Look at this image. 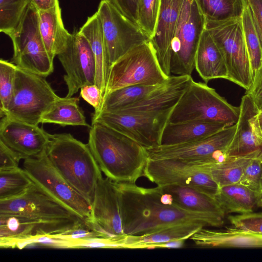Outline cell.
Here are the masks:
<instances>
[{
    "label": "cell",
    "mask_w": 262,
    "mask_h": 262,
    "mask_svg": "<svg viewBox=\"0 0 262 262\" xmlns=\"http://www.w3.org/2000/svg\"><path fill=\"white\" fill-rule=\"evenodd\" d=\"M115 182L125 234L140 235L188 222L220 227L224 219L184 210L170 203L160 186L145 188L136 183Z\"/></svg>",
    "instance_id": "6da1fadb"
},
{
    "label": "cell",
    "mask_w": 262,
    "mask_h": 262,
    "mask_svg": "<svg viewBox=\"0 0 262 262\" xmlns=\"http://www.w3.org/2000/svg\"><path fill=\"white\" fill-rule=\"evenodd\" d=\"M88 144L101 171L114 182L136 183L148 159L145 147L104 125L90 127Z\"/></svg>",
    "instance_id": "7a4b0ae2"
},
{
    "label": "cell",
    "mask_w": 262,
    "mask_h": 262,
    "mask_svg": "<svg viewBox=\"0 0 262 262\" xmlns=\"http://www.w3.org/2000/svg\"><path fill=\"white\" fill-rule=\"evenodd\" d=\"M46 152L59 173L92 204L97 184L102 176L88 144L69 133L54 134Z\"/></svg>",
    "instance_id": "3957f363"
},
{
    "label": "cell",
    "mask_w": 262,
    "mask_h": 262,
    "mask_svg": "<svg viewBox=\"0 0 262 262\" xmlns=\"http://www.w3.org/2000/svg\"><path fill=\"white\" fill-rule=\"evenodd\" d=\"M239 106L229 103L206 83L193 79L173 108L168 122L205 121L219 123L227 127L236 123Z\"/></svg>",
    "instance_id": "277c9868"
},
{
    "label": "cell",
    "mask_w": 262,
    "mask_h": 262,
    "mask_svg": "<svg viewBox=\"0 0 262 262\" xmlns=\"http://www.w3.org/2000/svg\"><path fill=\"white\" fill-rule=\"evenodd\" d=\"M168 78L161 68L150 40L133 48L112 64L104 96L129 85L161 84Z\"/></svg>",
    "instance_id": "5b68a950"
},
{
    "label": "cell",
    "mask_w": 262,
    "mask_h": 262,
    "mask_svg": "<svg viewBox=\"0 0 262 262\" xmlns=\"http://www.w3.org/2000/svg\"><path fill=\"white\" fill-rule=\"evenodd\" d=\"M59 97L45 77L17 67L13 95L2 117L38 125L43 114Z\"/></svg>",
    "instance_id": "8992f818"
},
{
    "label": "cell",
    "mask_w": 262,
    "mask_h": 262,
    "mask_svg": "<svg viewBox=\"0 0 262 262\" xmlns=\"http://www.w3.org/2000/svg\"><path fill=\"white\" fill-rule=\"evenodd\" d=\"M23 169L33 183L54 201L83 220L90 216L91 204L59 173L46 150L25 159Z\"/></svg>",
    "instance_id": "52a82bcc"
},
{
    "label": "cell",
    "mask_w": 262,
    "mask_h": 262,
    "mask_svg": "<svg viewBox=\"0 0 262 262\" xmlns=\"http://www.w3.org/2000/svg\"><path fill=\"white\" fill-rule=\"evenodd\" d=\"M208 31L225 61L228 80L248 90L253 75L246 45L242 18L222 22L206 21Z\"/></svg>",
    "instance_id": "ba28073f"
},
{
    "label": "cell",
    "mask_w": 262,
    "mask_h": 262,
    "mask_svg": "<svg viewBox=\"0 0 262 262\" xmlns=\"http://www.w3.org/2000/svg\"><path fill=\"white\" fill-rule=\"evenodd\" d=\"M13 43L12 61L17 67L45 77L54 71L52 59L41 39L38 27V11L31 4L21 21L10 33Z\"/></svg>",
    "instance_id": "9c48e42d"
},
{
    "label": "cell",
    "mask_w": 262,
    "mask_h": 262,
    "mask_svg": "<svg viewBox=\"0 0 262 262\" xmlns=\"http://www.w3.org/2000/svg\"><path fill=\"white\" fill-rule=\"evenodd\" d=\"M205 23L195 0H185L171 43V74L191 76Z\"/></svg>",
    "instance_id": "30bf717a"
},
{
    "label": "cell",
    "mask_w": 262,
    "mask_h": 262,
    "mask_svg": "<svg viewBox=\"0 0 262 262\" xmlns=\"http://www.w3.org/2000/svg\"><path fill=\"white\" fill-rule=\"evenodd\" d=\"M173 108L158 112H94L92 124L107 126L145 148L160 145L163 129Z\"/></svg>",
    "instance_id": "8fae6325"
},
{
    "label": "cell",
    "mask_w": 262,
    "mask_h": 262,
    "mask_svg": "<svg viewBox=\"0 0 262 262\" xmlns=\"http://www.w3.org/2000/svg\"><path fill=\"white\" fill-rule=\"evenodd\" d=\"M236 126L235 124L208 137L192 142L159 145L145 149L150 159H173L212 164L228 157L227 150L233 137Z\"/></svg>",
    "instance_id": "7c38bea8"
},
{
    "label": "cell",
    "mask_w": 262,
    "mask_h": 262,
    "mask_svg": "<svg viewBox=\"0 0 262 262\" xmlns=\"http://www.w3.org/2000/svg\"><path fill=\"white\" fill-rule=\"evenodd\" d=\"M96 12L101 24L111 66L133 48L150 40L111 0H101Z\"/></svg>",
    "instance_id": "4fadbf2b"
},
{
    "label": "cell",
    "mask_w": 262,
    "mask_h": 262,
    "mask_svg": "<svg viewBox=\"0 0 262 262\" xmlns=\"http://www.w3.org/2000/svg\"><path fill=\"white\" fill-rule=\"evenodd\" d=\"M143 176L157 186L190 187L215 197L219 186L207 171L178 159H148Z\"/></svg>",
    "instance_id": "5bb4252c"
},
{
    "label": "cell",
    "mask_w": 262,
    "mask_h": 262,
    "mask_svg": "<svg viewBox=\"0 0 262 262\" xmlns=\"http://www.w3.org/2000/svg\"><path fill=\"white\" fill-rule=\"evenodd\" d=\"M57 56L66 72V97H72L84 85L95 84V57L89 41L79 31L72 33L67 46Z\"/></svg>",
    "instance_id": "9a60e30c"
},
{
    "label": "cell",
    "mask_w": 262,
    "mask_h": 262,
    "mask_svg": "<svg viewBox=\"0 0 262 262\" xmlns=\"http://www.w3.org/2000/svg\"><path fill=\"white\" fill-rule=\"evenodd\" d=\"M91 205L90 216L84 220L91 228L103 238H113L125 235L114 181L107 177L99 180Z\"/></svg>",
    "instance_id": "2e32d148"
},
{
    "label": "cell",
    "mask_w": 262,
    "mask_h": 262,
    "mask_svg": "<svg viewBox=\"0 0 262 262\" xmlns=\"http://www.w3.org/2000/svg\"><path fill=\"white\" fill-rule=\"evenodd\" d=\"M0 215L44 220L79 218L50 198L34 184L17 195L0 200Z\"/></svg>",
    "instance_id": "e0dca14e"
},
{
    "label": "cell",
    "mask_w": 262,
    "mask_h": 262,
    "mask_svg": "<svg viewBox=\"0 0 262 262\" xmlns=\"http://www.w3.org/2000/svg\"><path fill=\"white\" fill-rule=\"evenodd\" d=\"M66 219L44 220L0 215V246L15 248L17 244L42 236L59 234L68 228Z\"/></svg>",
    "instance_id": "ac0fdd59"
},
{
    "label": "cell",
    "mask_w": 262,
    "mask_h": 262,
    "mask_svg": "<svg viewBox=\"0 0 262 262\" xmlns=\"http://www.w3.org/2000/svg\"><path fill=\"white\" fill-rule=\"evenodd\" d=\"M52 135L38 125L7 116L0 122V141L18 154L22 159L36 156L46 150Z\"/></svg>",
    "instance_id": "d6986e66"
},
{
    "label": "cell",
    "mask_w": 262,
    "mask_h": 262,
    "mask_svg": "<svg viewBox=\"0 0 262 262\" xmlns=\"http://www.w3.org/2000/svg\"><path fill=\"white\" fill-rule=\"evenodd\" d=\"M236 129L227 149L228 156L247 154L262 149V133L257 118L259 110L251 97L242 98Z\"/></svg>",
    "instance_id": "ffe728a7"
},
{
    "label": "cell",
    "mask_w": 262,
    "mask_h": 262,
    "mask_svg": "<svg viewBox=\"0 0 262 262\" xmlns=\"http://www.w3.org/2000/svg\"><path fill=\"white\" fill-rule=\"evenodd\" d=\"M185 0H160V6L154 36L151 39L163 72H170V47Z\"/></svg>",
    "instance_id": "44dd1931"
},
{
    "label": "cell",
    "mask_w": 262,
    "mask_h": 262,
    "mask_svg": "<svg viewBox=\"0 0 262 262\" xmlns=\"http://www.w3.org/2000/svg\"><path fill=\"white\" fill-rule=\"evenodd\" d=\"M192 79L189 75L170 76L165 82L158 85L138 102L115 112H158L172 109Z\"/></svg>",
    "instance_id": "7402d4cb"
},
{
    "label": "cell",
    "mask_w": 262,
    "mask_h": 262,
    "mask_svg": "<svg viewBox=\"0 0 262 262\" xmlns=\"http://www.w3.org/2000/svg\"><path fill=\"white\" fill-rule=\"evenodd\" d=\"M190 238L201 248H262L261 234L234 227L222 230L203 227Z\"/></svg>",
    "instance_id": "603a6c76"
},
{
    "label": "cell",
    "mask_w": 262,
    "mask_h": 262,
    "mask_svg": "<svg viewBox=\"0 0 262 262\" xmlns=\"http://www.w3.org/2000/svg\"><path fill=\"white\" fill-rule=\"evenodd\" d=\"M160 187L170 202L178 207L225 219L226 214L214 197L185 186L168 185Z\"/></svg>",
    "instance_id": "cb8c5ba5"
},
{
    "label": "cell",
    "mask_w": 262,
    "mask_h": 262,
    "mask_svg": "<svg viewBox=\"0 0 262 262\" xmlns=\"http://www.w3.org/2000/svg\"><path fill=\"white\" fill-rule=\"evenodd\" d=\"M37 11L41 39L49 55L54 60L67 46L72 34L64 27L59 2L53 8Z\"/></svg>",
    "instance_id": "d4e9b609"
},
{
    "label": "cell",
    "mask_w": 262,
    "mask_h": 262,
    "mask_svg": "<svg viewBox=\"0 0 262 262\" xmlns=\"http://www.w3.org/2000/svg\"><path fill=\"white\" fill-rule=\"evenodd\" d=\"M89 41L96 62L95 84L104 96L110 64L101 24L96 13L89 16L79 30Z\"/></svg>",
    "instance_id": "484cf974"
},
{
    "label": "cell",
    "mask_w": 262,
    "mask_h": 262,
    "mask_svg": "<svg viewBox=\"0 0 262 262\" xmlns=\"http://www.w3.org/2000/svg\"><path fill=\"white\" fill-rule=\"evenodd\" d=\"M194 68L206 83L213 79H228V71L223 57L206 28L196 51Z\"/></svg>",
    "instance_id": "4316f807"
},
{
    "label": "cell",
    "mask_w": 262,
    "mask_h": 262,
    "mask_svg": "<svg viewBox=\"0 0 262 262\" xmlns=\"http://www.w3.org/2000/svg\"><path fill=\"white\" fill-rule=\"evenodd\" d=\"M227 127L216 122L189 121L167 122L161 138L160 145H171L192 142L208 137Z\"/></svg>",
    "instance_id": "83f0119b"
},
{
    "label": "cell",
    "mask_w": 262,
    "mask_h": 262,
    "mask_svg": "<svg viewBox=\"0 0 262 262\" xmlns=\"http://www.w3.org/2000/svg\"><path fill=\"white\" fill-rule=\"evenodd\" d=\"M204 224L194 222L178 223L140 235H127L126 249H151L156 244L176 239H187L203 227Z\"/></svg>",
    "instance_id": "f1b7e54d"
},
{
    "label": "cell",
    "mask_w": 262,
    "mask_h": 262,
    "mask_svg": "<svg viewBox=\"0 0 262 262\" xmlns=\"http://www.w3.org/2000/svg\"><path fill=\"white\" fill-rule=\"evenodd\" d=\"M261 149L245 155L230 156L213 164H191L208 171L220 187L239 183L248 164L252 158L259 155Z\"/></svg>",
    "instance_id": "f546056e"
},
{
    "label": "cell",
    "mask_w": 262,
    "mask_h": 262,
    "mask_svg": "<svg viewBox=\"0 0 262 262\" xmlns=\"http://www.w3.org/2000/svg\"><path fill=\"white\" fill-rule=\"evenodd\" d=\"M259 194L238 183L219 187L214 198L225 214H243L253 211Z\"/></svg>",
    "instance_id": "4dcf8cb0"
},
{
    "label": "cell",
    "mask_w": 262,
    "mask_h": 262,
    "mask_svg": "<svg viewBox=\"0 0 262 262\" xmlns=\"http://www.w3.org/2000/svg\"><path fill=\"white\" fill-rule=\"evenodd\" d=\"M79 100L75 97H60L42 116L40 123L90 127L79 105Z\"/></svg>",
    "instance_id": "1f68e13d"
},
{
    "label": "cell",
    "mask_w": 262,
    "mask_h": 262,
    "mask_svg": "<svg viewBox=\"0 0 262 262\" xmlns=\"http://www.w3.org/2000/svg\"><path fill=\"white\" fill-rule=\"evenodd\" d=\"M206 21L222 22L242 18L247 0H195Z\"/></svg>",
    "instance_id": "d6a6232c"
},
{
    "label": "cell",
    "mask_w": 262,
    "mask_h": 262,
    "mask_svg": "<svg viewBox=\"0 0 262 262\" xmlns=\"http://www.w3.org/2000/svg\"><path fill=\"white\" fill-rule=\"evenodd\" d=\"M158 85H132L114 90L104 96L98 112L119 111L138 102Z\"/></svg>",
    "instance_id": "836d02e7"
},
{
    "label": "cell",
    "mask_w": 262,
    "mask_h": 262,
    "mask_svg": "<svg viewBox=\"0 0 262 262\" xmlns=\"http://www.w3.org/2000/svg\"><path fill=\"white\" fill-rule=\"evenodd\" d=\"M242 21L253 78L262 64V49L254 26L251 10L247 1L242 16Z\"/></svg>",
    "instance_id": "e575fe53"
},
{
    "label": "cell",
    "mask_w": 262,
    "mask_h": 262,
    "mask_svg": "<svg viewBox=\"0 0 262 262\" xmlns=\"http://www.w3.org/2000/svg\"><path fill=\"white\" fill-rule=\"evenodd\" d=\"M33 184L23 168L0 170V200L17 195Z\"/></svg>",
    "instance_id": "d590c367"
},
{
    "label": "cell",
    "mask_w": 262,
    "mask_h": 262,
    "mask_svg": "<svg viewBox=\"0 0 262 262\" xmlns=\"http://www.w3.org/2000/svg\"><path fill=\"white\" fill-rule=\"evenodd\" d=\"M30 0H0V31L8 35L18 26Z\"/></svg>",
    "instance_id": "8d00e7d4"
},
{
    "label": "cell",
    "mask_w": 262,
    "mask_h": 262,
    "mask_svg": "<svg viewBox=\"0 0 262 262\" xmlns=\"http://www.w3.org/2000/svg\"><path fill=\"white\" fill-rule=\"evenodd\" d=\"M160 6V0H138L137 25L149 37L155 35Z\"/></svg>",
    "instance_id": "74e56055"
},
{
    "label": "cell",
    "mask_w": 262,
    "mask_h": 262,
    "mask_svg": "<svg viewBox=\"0 0 262 262\" xmlns=\"http://www.w3.org/2000/svg\"><path fill=\"white\" fill-rule=\"evenodd\" d=\"M17 66L12 62L0 60V113L2 117L12 99L15 86Z\"/></svg>",
    "instance_id": "f35d334b"
},
{
    "label": "cell",
    "mask_w": 262,
    "mask_h": 262,
    "mask_svg": "<svg viewBox=\"0 0 262 262\" xmlns=\"http://www.w3.org/2000/svg\"><path fill=\"white\" fill-rule=\"evenodd\" d=\"M52 236L72 242L71 248L78 241L103 238L99 232L91 228L83 220L78 222L72 228Z\"/></svg>",
    "instance_id": "ab89813d"
},
{
    "label": "cell",
    "mask_w": 262,
    "mask_h": 262,
    "mask_svg": "<svg viewBox=\"0 0 262 262\" xmlns=\"http://www.w3.org/2000/svg\"><path fill=\"white\" fill-rule=\"evenodd\" d=\"M258 156L250 161L239 183L260 193L262 191V159Z\"/></svg>",
    "instance_id": "60d3db41"
},
{
    "label": "cell",
    "mask_w": 262,
    "mask_h": 262,
    "mask_svg": "<svg viewBox=\"0 0 262 262\" xmlns=\"http://www.w3.org/2000/svg\"><path fill=\"white\" fill-rule=\"evenodd\" d=\"M228 220L234 227L262 234V212L230 215Z\"/></svg>",
    "instance_id": "b9f144b4"
},
{
    "label": "cell",
    "mask_w": 262,
    "mask_h": 262,
    "mask_svg": "<svg viewBox=\"0 0 262 262\" xmlns=\"http://www.w3.org/2000/svg\"><path fill=\"white\" fill-rule=\"evenodd\" d=\"M20 156L0 141V170H7L18 167Z\"/></svg>",
    "instance_id": "7bdbcfd3"
},
{
    "label": "cell",
    "mask_w": 262,
    "mask_h": 262,
    "mask_svg": "<svg viewBox=\"0 0 262 262\" xmlns=\"http://www.w3.org/2000/svg\"><path fill=\"white\" fill-rule=\"evenodd\" d=\"M80 96L98 112L102 102L103 95L100 89L94 84L85 85L80 89Z\"/></svg>",
    "instance_id": "ee69618b"
},
{
    "label": "cell",
    "mask_w": 262,
    "mask_h": 262,
    "mask_svg": "<svg viewBox=\"0 0 262 262\" xmlns=\"http://www.w3.org/2000/svg\"><path fill=\"white\" fill-rule=\"evenodd\" d=\"M259 111L262 110V64L253 78L252 84L246 91Z\"/></svg>",
    "instance_id": "f6af8a7d"
},
{
    "label": "cell",
    "mask_w": 262,
    "mask_h": 262,
    "mask_svg": "<svg viewBox=\"0 0 262 262\" xmlns=\"http://www.w3.org/2000/svg\"><path fill=\"white\" fill-rule=\"evenodd\" d=\"M262 49V0H247Z\"/></svg>",
    "instance_id": "bcb514c9"
},
{
    "label": "cell",
    "mask_w": 262,
    "mask_h": 262,
    "mask_svg": "<svg viewBox=\"0 0 262 262\" xmlns=\"http://www.w3.org/2000/svg\"><path fill=\"white\" fill-rule=\"evenodd\" d=\"M116 7L132 22L137 24L138 0H111Z\"/></svg>",
    "instance_id": "7dc6e473"
},
{
    "label": "cell",
    "mask_w": 262,
    "mask_h": 262,
    "mask_svg": "<svg viewBox=\"0 0 262 262\" xmlns=\"http://www.w3.org/2000/svg\"><path fill=\"white\" fill-rule=\"evenodd\" d=\"M58 2V0H30V4L37 11L50 9L54 7Z\"/></svg>",
    "instance_id": "c3c4849f"
},
{
    "label": "cell",
    "mask_w": 262,
    "mask_h": 262,
    "mask_svg": "<svg viewBox=\"0 0 262 262\" xmlns=\"http://www.w3.org/2000/svg\"><path fill=\"white\" fill-rule=\"evenodd\" d=\"M186 239H176L167 242H164L152 246L151 249L158 248H181L184 246Z\"/></svg>",
    "instance_id": "681fc988"
},
{
    "label": "cell",
    "mask_w": 262,
    "mask_h": 262,
    "mask_svg": "<svg viewBox=\"0 0 262 262\" xmlns=\"http://www.w3.org/2000/svg\"><path fill=\"white\" fill-rule=\"evenodd\" d=\"M257 206L262 208V191L259 194Z\"/></svg>",
    "instance_id": "f907efd6"
},
{
    "label": "cell",
    "mask_w": 262,
    "mask_h": 262,
    "mask_svg": "<svg viewBox=\"0 0 262 262\" xmlns=\"http://www.w3.org/2000/svg\"><path fill=\"white\" fill-rule=\"evenodd\" d=\"M257 118L260 124H262V110L259 111L257 115Z\"/></svg>",
    "instance_id": "816d5d0a"
},
{
    "label": "cell",
    "mask_w": 262,
    "mask_h": 262,
    "mask_svg": "<svg viewBox=\"0 0 262 262\" xmlns=\"http://www.w3.org/2000/svg\"><path fill=\"white\" fill-rule=\"evenodd\" d=\"M258 157L262 159V149L261 150L260 153L259 154Z\"/></svg>",
    "instance_id": "f5cc1de1"
},
{
    "label": "cell",
    "mask_w": 262,
    "mask_h": 262,
    "mask_svg": "<svg viewBox=\"0 0 262 262\" xmlns=\"http://www.w3.org/2000/svg\"><path fill=\"white\" fill-rule=\"evenodd\" d=\"M260 125V128H261V133H262V124H261Z\"/></svg>",
    "instance_id": "db71d44e"
}]
</instances>
